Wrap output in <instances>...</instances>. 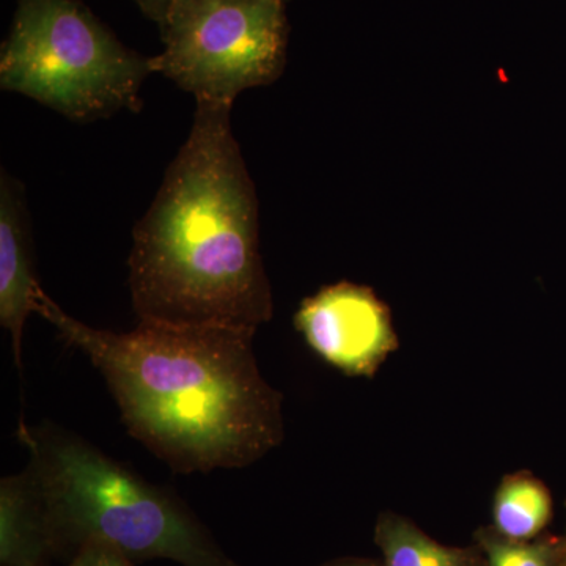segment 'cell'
Returning <instances> with one entry per match:
<instances>
[{
    "instance_id": "1",
    "label": "cell",
    "mask_w": 566,
    "mask_h": 566,
    "mask_svg": "<svg viewBox=\"0 0 566 566\" xmlns=\"http://www.w3.org/2000/svg\"><path fill=\"white\" fill-rule=\"evenodd\" d=\"M35 314L92 360L129 434L175 472L248 468L282 444L283 395L260 371L256 333L161 322L112 333L44 290Z\"/></svg>"
},
{
    "instance_id": "2",
    "label": "cell",
    "mask_w": 566,
    "mask_h": 566,
    "mask_svg": "<svg viewBox=\"0 0 566 566\" xmlns=\"http://www.w3.org/2000/svg\"><path fill=\"white\" fill-rule=\"evenodd\" d=\"M232 107L196 102L191 133L134 227L129 290L139 322L256 333L273 318L259 199Z\"/></svg>"
},
{
    "instance_id": "3",
    "label": "cell",
    "mask_w": 566,
    "mask_h": 566,
    "mask_svg": "<svg viewBox=\"0 0 566 566\" xmlns=\"http://www.w3.org/2000/svg\"><path fill=\"white\" fill-rule=\"evenodd\" d=\"M25 468L39 494L55 558L87 545L114 547L134 564L241 566L172 491L153 485L80 436L20 424Z\"/></svg>"
},
{
    "instance_id": "4",
    "label": "cell",
    "mask_w": 566,
    "mask_h": 566,
    "mask_svg": "<svg viewBox=\"0 0 566 566\" xmlns=\"http://www.w3.org/2000/svg\"><path fill=\"white\" fill-rule=\"evenodd\" d=\"M150 57L129 50L80 0H18L0 51V87L71 120L140 109Z\"/></svg>"
},
{
    "instance_id": "5",
    "label": "cell",
    "mask_w": 566,
    "mask_h": 566,
    "mask_svg": "<svg viewBox=\"0 0 566 566\" xmlns=\"http://www.w3.org/2000/svg\"><path fill=\"white\" fill-rule=\"evenodd\" d=\"M164 50L150 57L196 102L233 104L285 69V0H172L161 28Z\"/></svg>"
},
{
    "instance_id": "6",
    "label": "cell",
    "mask_w": 566,
    "mask_h": 566,
    "mask_svg": "<svg viewBox=\"0 0 566 566\" xmlns=\"http://www.w3.org/2000/svg\"><path fill=\"white\" fill-rule=\"evenodd\" d=\"M294 327L323 363L349 378H375L400 348L389 305L359 283L342 281L305 297Z\"/></svg>"
},
{
    "instance_id": "7",
    "label": "cell",
    "mask_w": 566,
    "mask_h": 566,
    "mask_svg": "<svg viewBox=\"0 0 566 566\" xmlns=\"http://www.w3.org/2000/svg\"><path fill=\"white\" fill-rule=\"evenodd\" d=\"M33 263L24 188L6 170L0 177V324L10 334L22 370V333L41 292Z\"/></svg>"
},
{
    "instance_id": "8",
    "label": "cell",
    "mask_w": 566,
    "mask_h": 566,
    "mask_svg": "<svg viewBox=\"0 0 566 566\" xmlns=\"http://www.w3.org/2000/svg\"><path fill=\"white\" fill-rule=\"evenodd\" d=\"M50 528L28 472L0 482V566H51Z\"/></svg>"
},
{
    "instance_id": "9",
    "label": "cell",
    "mask_w": 566,
    "mask_h": 566,
    "mask_svg": "<svg viewBox=\"0 0 566 566\" xmlns=\"http://www.w3.org/2000/svg\"><path fill=\"white\" fill-rule=\"evenodd\" d=\"M381 551L382 566H485V556L476 543L447 546L392 510L379 513L374 534Z\"/></svg>"
},
{
    "instance_id": "10",
    "label": "cell",
    "mask_w": 566,
    "mask_h": 566,
    "mask_svg": "<svg viewBox=\"0 0 566 566\" xmlns=\"http://www.w3.org/2000/svg\"><path fill=\"white\" fill-rule=\"evenodd\" d=\"M491 526L515 542H531L545 535L554 517L549 488L534 472H512L502 476L493 495Z\"/></svg>"
},
{
    "instance_id": "11",
    "label": "cell",
    "mask_w": 566,
    "mask_h": 566,
    "mask_svg": "<svg viewBox=\"0 0 566 566\" xmlns=\"http://www.w3.org/2000/svg\"><path fill=\"white\" fill-rule=\"evenodd\" d=\"M474 543L485 556V566H558L564 539L556 535H542L531 542H515L499 534L493 526L476 528Z\"/></svg>"
},
{
    "instance_id": "12",
    "label": "cell",
    "mask_w": 566,
    "mask_h": 566,
    "mask_svg": "<svg viewBox=\"0 0 566 566\" xmlns=\"http://www.w3.org/2000/svg\"><path fill=\"white\" fill-rule=\"evenodd\" d=\"M134 562L123 556L114 547L106 545H87L70 558L66 566H134Z\"/></svg>"
},
{
    "instance_id": "13",
    "label": "cell",
    "mask_w": 566,
    "mask_h": 566,
    "mask_svg": "<svg viewBox=\"0 0 566 566\" xmlns=\"http://www.w3.org/2000/svg\"><path fill=\"white\" fill-rule=\"evenodd\" d=\"M134 2L137 3L145 17L150 18L153 22L158 24V28H161L172 0H134Z\"/></svg>"
},
{
    "instance_id": "14",
    "label": "cell",
    "mask_w": 566,
    "mask_h": 566,
    "mask_svg": "<svg viewBox=\"0 0 566 566\" xmlns=\"http://www.w3.org/2000/svg\"><path fill=\"white\" fill-rule=\"evenodd\" d=\"M319 566H382V562L368 557H338Z\"/></svg>"
},
{
    "instance_id": "15",
    "label": "cell",
    "mask_w": 566,
    "mask_h": 566,
    "mask_svg": "<svg viewBox=\"0 0 566 566\" xmlns=\"http://www.w3.org/2000/svg\"><path fill=\"white\" fill-rule=\"evenodd\" d=\"M565 509H566V502H565ZM562 539H564V547H562L560 565H558V566H566V527H565V534L562 535Z\"/></svg>"
},
{
    "instance_id": "16",
    "label": "cell",
    "mask_w": 566,
    "mask_h": 566,
    "mask_svg": "<svg viewBox=\"0 0 566 566\" xmlns=\"http://www.w3.org/2000/svg\"><path fill=\"white\" fill-rule=\"evenodd\" d=\"M285 2H286V0H285Z\"/></svg>"
}]
</instances>
